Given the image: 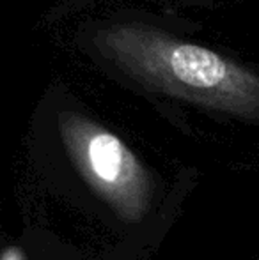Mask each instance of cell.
Returning a JSON list of instances; mask_svg holds the SVG:
<instances>
[{"mask_svg":"<svg viewBox=\"0 0 259 260\" xmlns=\"http://www.w3.org/2000/svg\"><path fill=\"white\" fill-rule=\"evenodd\" d=\"M73 46L96 71L151 101L259 120V76L190 39L169 14L123 7L91 16Z\"/></svg>","mask_w":259,"mask_h":260,"instance_id":"6da1fadb","label":"cell"},{"mask_svg":"<svg viewBox=\"0 0 259 260\" xmlns=\"http://www.w3.org/2000/svg\"><path fill=\"white\" fill-rule=\"evenodd\" d=\"M41 120L76 174L126 223L151 207L155 179L135 151L85 108L76 94L55 85L41 100Z\"/></svg>","mask_w":259,"mask_h":260,"instance_id":"7a4b0ae2","label":"cell"}]
</instances>
